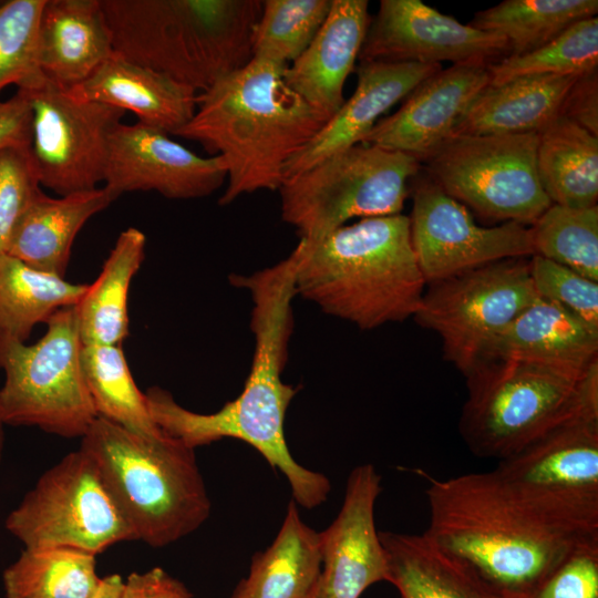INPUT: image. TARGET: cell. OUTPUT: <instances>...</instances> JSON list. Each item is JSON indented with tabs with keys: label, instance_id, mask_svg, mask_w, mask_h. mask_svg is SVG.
Returning <instances> with one entry per match:
<instances>
[{
	"label": "cell",
	"instance_id": "b9f144b4",
	"mask_svg": "<svg viewBox=\"0 0 598 598\" xmlns=\"http://www.w3.org/2000/svg\"><path fill=\"white\" fill-rule=\"evenodd\" d=\"M559 115L598 136V72L584 73L575 80L563 101Z\"/></svg>",
	"mask_w": 598,
	"mask_h": 598
},
{
	"label": "cell",
	"instance_id": "cb8c5ba5",
	"mask_svg": "<svg viewBox=\"0 0 598 598\" xmlns=\"http://www.w3.org/2000/svg\"><path fill=\"white\" fill-rule=\"evenodd\" d=\"M484 359H514L582 371L598 359V334L565 309L538 297L492 340Z\"/></svg>",
	"mask_w": 598,
	"mask_h": 598
},
{
	"label": "cell",
	"instance_id": "d4e9b609",
	"mask_svg": "<svg viewBox=\"0 0 598 598\" xmlns=\"http://www.w3.org/2000/svg\"><path fill=\"white\" fill-rule=\"evenodd\" d=\"M113 200L104 187L59 198L41 190L19 219L7 254L41 271L65 277L76 235Z\"/></svg>",
	"mask_w": 598,
	"mask_h": 598
},
{
	"label": "cell",
	"instance_id": "e0dca14e",
	"mask_svg": "<svg viewBox=\"0 0 598 598\" xmlns=\"http://www.w3.org/2000/svg\"><path fill=\"white\" fill-rule=\"evenodd\" d=\"M226 178L220 156H199L140 122L118 123L110 137L103 187L115 199L135 190H153L169 199L200 198L216 192Z\"/></svg>",
	"mask_w": 598,
	"mask_h": 598
},
{
	"label": "cell",
	"instance_id": "8d00e7d4",
	"mask_svg": "<svg viewBox=\"0 0 598 598\" xmlns=\"http://www.w3.org/2000/svg\"><path fill=\"white\" fill-rule=\"evenodd\" d=\"M598 17L576 22L535 51L489 64L491 83L527 75H581L597 70Z\"/></svg>",
	"mask_w": 598,
	"mask_h": 598
},
{
	"label": "cell",
	"instance_id": "603a6c76",
	"mask_svg": "<svg viewBox=\"0 0 598 598\" xmlns=\"http://www.w3.org/2000/svg\"><path fill=\"white\" fill-rule=\"evenodd\" d=\"M69 91L83 100L131 111L140 123L173 135L192 120L198 103L196 90L115 52Z\"/></svg>",
	"mask_w": 598,
	"mask_h": 598
},
{
	"label": "cell",
	"instance_id": "74e56055",
	"mask_svg": "<svg viewBox=\"0 0 598 598\" xmlns=\"http://www.w3.org/2000/svg\"><path fill=\"white\" fill-rule=\"evenodd\" d=\"M45 0L0 1V94L7 86L29 90L44 79L38 66V27Z\"/></svg>",
	"mask_w": 598,
	"mask_h": 598
},
{
	"label": "cell",
	"instance_id": "30bf717a",
	"mask_svg": "<svg viewBox=\"0 0 598 598\" xmlns=\"http://www.w3.org/2000/svg\"><path fill=\"white\" fill-rule=\"evenodd\" d=\"M538 133L460 135L424 162L426 175L478 215L532 226L551 205L537 174Z\"/></svg>",
	"mask_w": 598,
	"mask_h": 598
},
{
	"label": "cell",
	"instance_id": "4fadbf2b",
	"mask_svg": "<svg viewBox=\"0 0 598 598\" xmlns=\"http://www.w3.org/2000/svg\"><path fill=\"white\" fill-rule=\"evenodd\" d=\"M513 494L556 520L598 529V417L569 421L492 471Z\"/></svg>",
	"mask_w": 598,
	"mask_h": 598
},
{
	"label": "cell",
	"instance_id": "4316f807",
	"mask_svg": "<svg viewBox=\"0 0 598 598\" xmlns=\"http://www.w3.org/2000/svg\"><path fill=\"white\" fill-rule=\"evenodd\" d=\"M577 76L527 75L488 85L473 101L452 136L538 133L559 115Z\"/></svg>",
	"mask_w": 598,
	"mask_h": 598
},
{
	"label": "cell",
	"instance_id": "9c48e42d",
	"mask_svg": "<svg viewBox=\"0 0 598 598\" xmlns=\"http://www.w3.org/2000/svg\"><path fill=\"white\" fill-rule=\"evenodd\" d=\"M419 172L410 155L357 144L285 179L278 189L281 218L312 241L352 218L400 214Z\"/></svg>",
	"mask_w": 598,
	"mask_h": 598
},
{
	"label": "cell",
	"instance_id": "277c9868",
	"mask_svg": "<svg viewBox=\"0 0 598 598\" xmlns=\"http://www.w3.org/2000/svg\"><path fill=\"white\" fill-rule=\"evenodd\" d=\"M296 295L362 330L413 317L425 291L410 218L360 219L318 240L300 239Z\"/></svg>",
	"mask_w": 598,
	"mask_h": 598
},
{
	"label": "cell",
	"instance_id": "ffe728a7",
	"mask_svg": "<svg viewBox=\"0 0 598 598\" xmlns=\"http://www.w3.org/2000/svg\"><path fill=\"white\" fill-rule=\"evenodd\" d=\"M441 69V64L360 62L353 94L287 164L285 179L361 144L384 113Z\"/></svg>",
	"mask_w": 598,
	"mask_h": 598
},
{
	"label": "cell",
	"instance_id": "5b68a950",
	"mask_svg": "<svg viewBox=\"0 0 598 598\" xmlns=\"http://www.w3.org/2000/svg\"><path fill=\"white\" fill-rule=\"evenodd\" d=\"M114 52L206 91L251 60L261 0H101Z\"/></svg>",
	"mask_w": 598,
	"mask_h": 598
},
{
	"label": "cell",
	"instance_id": "bcb514c9",
	"mask_svg": "<svg viewBox=\"0 0 598 598\" xmlns=\"http://www.w3.org/2000/svg\"><path fill=\"white\" fill-rule=\"evenodd\" d=\"M4 423L1 419V415H0V462L2 460V454H3V447H4Z\"/></svg>",
	"mask_w": 598,
	"mask_h": 598
},
{
	"label": "cell",
	"instance_id": "f6af8a7d",
	"mask_svg": "<svg viewBox=\"0 0 598 598\" xmlns=\"http://www.w3.org/2000/svg\"><path fill=\"white\" fill-rule=\"evenodd\" d=\"M123 579L120 575H107L101 582L91 598H121Z\"/></svg>",
	"mask_w": 598,
	"mask_h": 598
},
{
	"label": "cell",
	"instance_id": "ba28073f",
	"mask_svg": "<svg viewBox=\"0 0 598 598\" xmlns=\"http://www.w3.org/2000/svg\"><path fill=\"white\" fill-rule=\"evenodd\" d=\"M45 324L33 344L0 331V415L6 425L82 437L97 413L81 367L83 343L74 306L58 310Z\"/></svg>",
	"mask_w": 598,
	"mask_h": 598
},
{
	"label": "cell",
	"instance_id": "ee69618b",
	"mask_svg": "<svg viewBox=\"0 0 598 598\" xmlns=\"http://www.w3.org/2000/svg\"><path fill=\"white\" fill-rule=\"evenodd\" d=\"M121 598H192V594L183 582L155 567L128 575Z\"/></svg>",
	"mask_w": 598,
	"mask_h": 598
},
{
	"label": "cell",
	"instance_id": "f35d334b",
	"mask_svg": "<svg viewBox=\"0 0 598 598\" xmlns=\"http://www.w3.org/2000/svg\"><path fill=\"white\" fill-rule=\"evenodd\" d=\"M529 271L539 298L565 309L598 334V282L538 255Z\"/></svg>",
	"mask_w": 598,
	"mask_h": 598
},
{
	"label": "cell",
	"instance_id": "484cf974",
	"mask_svg": "<svg viewBox=\"0 0 598 598\" xmlns=\"http://www.w3.org/2000/svg\"><path fill=\"white\" fill-rule=\"evenodd\" d=\"M388 581L401 598H507L424 534L379 532Z\"/></svg>",
	"mask_w": 598,
	"mask_h": 598
},
{
	"label": "cell",
	"instance_id": "7402d4cb",
	"mask_svg": "<svg viewBox=\"0 0 598 598\" xmlns=\"http://www.w3.org/2000/svg\"><path fill=\"white\" fill-rule=\"evenodd\" d=\"M114 54L101 0H45L38 27L42 78L70 90Z\"/></svg>",
	"mask_w": 598,
	"mask_h": 598
},
{
	"label": "cell",
	"instance_id": "9a60e30c",
	"mask_svg": "<svg viewBox=\"0 0 598 598\" xmlns=\"http://www.w3.org/2000/svg\"><path fill=\"white\" fill-rule=\"evenodd\" d=\"M409 218L413 250L425 283L497 260L534 255L530 227L516 221L478 226L466 206L427 175L413 185Z\"/></svg>",
	"mask_w": 598,
	"mask_h": 598
},
{
	"label": "cell",
	"instance_id": "d6a6232c",
	"mask_svg": "<svg viewBox=\"0 0 598 598\" xmlns=\"http://www.w3.org/2000/svg\"><path fill=\"white\" fill-rule=\"evenodd\" d=\"M597 12V0H505L477 12L468 24L505 38L513 56L537 50Z\"/></svg>",
	"mask_w": 598,
	"mask_h": 598
},
{
	"label": "cell",
	"instance_id": "d590c367",
	"mask_svg": "<svg viewBox=\"0 0 598 598\" xmlns=\"http://www.w3.org/2000/svg\"><path fill=\"white\" fill-rule=\"evenodd\" d=\"M331 0H265L251 33V59L289 65L311 43Z\"/></svg>",
	"mask_w": 598,
	"mask_h": 598
},
{
	"label": "cell",
	"instance_id": "ab89813d",
	"mask_svg": "<svg viewBox=\"0 0 598 598\" xmlns=\"http://www.w3.org/2000/svg\"><path fill=\"white\" fill-rule=\"evenodd\" d=\"M40 192L30 147H10L1 151L0 256L7 254L19 219Z\"/></svg>",
	"mask_w": 598,
	"mask_h": 598
},
{
	"label": "cell",
	"instance_id": "7a4b0ae2",
	"mask_svg": "<svg viewBox=\"0 0 598 598\" xmlns=\"http://www.w3.org/2000/svg\"><path fill=\"white\" fill-rule=\"evenodd\" d=\"M423 533L507 598H527L579 544L598 537L550 518L518 498L493 472L426 476Z\"/></svg>",
	"mask_w": 598,
	"mask_h": 598
},
{
	"label": "cell",
	"instance_id": "7bdbcfd3",
	"mask_svg": "<svg viewBox=\"0 0 598 598\" xmlns=\"http://www.w3.org/2000/svg\"><path fill=\"white\" fill-rule=\"evenodd\" d=\"M32 138V110L25 90L0 102V152L10 147H30Z\"/></svg>",
	"mask_w": 598,
	"mask_h": 598
},
{
	"label": "cell",
	"instance_id": "6da1fadb",
	"mask_svg": "<svg viewBox=\"0 0 598 598\" xmlns=\"http://www.w3.org/2000/svg\"><path fill=\"white\" fill-rule=\"evenodd\" d=\"M296 265L292 250L271 267L229 278L234 286L250 292L255 337L251 368L236 399L217 412L203 414L185 409L159 386L150 388L145 396L153 420L168 435L194 450L225 437L246 442L286 476L297 505L313 508L327 499L330 482L295 461L283 427L287 409L298 391L281 379L293 327Z\"/></svg>",
	"mask_w": 598,
	"mask_h": 598
},
{
	"label": "cell",
	"instance_id": "5bb4252c",
	"mask_svg": "<svg viewBox=\"0 0 598 598\" xmlns=\"http://www.w3.org/2000/svg\"><path fill=\"white\" fill-rule=\"evenodd\" d=\"M25 91L32 110L30 155L40 185L60 196L97 188L110 137L125 111L76 97L45 80Z\"/></svg>",
	"mask_w": 598,
	"mask_h": 598
},
{
	"label": "cell",
	"instance_id": "83f0119b",
	"mask_svg": "<svg viewBox=\"0 0 598 598\" xmlns=\"http://www.w3.org/2000/svg\"><path fill=\"white\" fill-rule=\"evenodd\" d=\"M320 574L319 533L303 523L291 499L275 540L254 555L231 598H313Z\"/></svg>",
	"mask_w": 598,
	"mask_h": 598
},
{
	"label": "cell",
	"instance_id": "60d3db41",
	"mask_svg": "<svg viewBox=\"0 0 598 598\" xmlns=\"http://www.w3.org/2000/svg\"><path fill=\"white\" fill-rule=\"evenodd\" d=\"M527 598H598V537L575 547Z\"/></svg>",
	"mask_w": 598,
	"mask_h": 598
},
{
	"label": "cell",
	"instance_id": "2e32d148",
	"mask_svg": "<svg viewBox=\"0 0 598 598\" xmlns=\"http://www.w3.org/2000/svg\"><path fill=\"white\" fill-rule=\"evenodd\" d=\"M502 35L481 31L420 0H381L359 53L360 62L453 64L508 55Z\"/></svg>",
	"mask_w": 598,
	"mask_h": 598
},
{
	"label": "cell",
	"instance_id": "e575fe53",
	"mask_svg": "<svg viewBox=\"0 0 598 598\" xmlns=\"http://www.w3.org/2000/svg\"><path fill=\"white\" fill-rule=\"evenodd\" d=\"M534 255L598 282V207L551 204L530 226Z\"/></svg>",
	"mask_w": 598,
	"mask_h": 598
},
{
	"label": "cell",
	"instance_id": "f546056e",
	"mask_svg": "<svg viewBox=\"0 0 598 598\" xmlns=\"http://www.w3.org/2000/svg\"><path fill=\"white\" fill-rule=\"evenodd\" d=\"M536 167L551 202L571 208L597 206L598 136L557 115L538 132Z\"/></svg>",
	"mask_w": 598,
	"mask_h": 598
},
{
	"label": "cell",
	"instance_id": "52a82bcc",
	"mask_svg": "<svg viewBox=\"0 0 598 598\" xmlns=\"http://www.w3.org/2000/svg\"><path fill=\"white\" fill-rule=\"evenodd\" d=\"M458 430L470 451L498 461L579 417H598V359L582 371L484 359L465 375Z\"/></svg>",
	"mask_w": 598,
	"mask_h": 598
},
{
	"label": "cell",
	"instance_id": "44dd1931",
	"mask_svg": "<svg viewBox=\"0 0 598 598\" xmlns=\"http://www.w3.org/2000/svg\"><path fill=\"white\" fill-rule=\"evenodd\" d=\"M367 0H331L308 48L285 70L287 85L329 121L344 103L343 87L370 22Z\"/></svg>",
	"mask_w": 598,
	"mask_h": 598
},
{
	"label": "cell",
	"instance_id": "8fae6325",
	"mask_svg": "<svg viewBox=\"0 0 598 598\" xmlns=\"http://www.w3.org/2000/svg\"><path fill=\"white\" fill-rule=\"evenodd\" d=\"M24 548L65 547L96 556L135 536L93 458L79 448L44 472L6 519Z\"/></svg>",
	"mask_w": 598,
	"mask_h": 598
},
{
	"label": "cell",
	"instance_id": "4dcf8cb0",
	"mask_svg": "<svg viewBox=\"0 0 598 598\" xmlns=\"http://www.w3.org/2000/svg\"><path fill=\"white\" fill-rule=\"evenodd\" d=\"M87 287L35 269L9 254L0 256V331L25 342L37 324L78 305Z\"/></svg>",
	"mask_w": 598,
	"mask_h": 598
},
{
	"label": "cell",
	"instance_id": "8992f818",
	"mask_svg": "<svg viewBox=\"0 0 598 598\" xmlns=\"http://www.w3.org/2000/svg\"><path fill=\"white\" fill-rule=\"evenodd\" d=\"M80 448L97 465L135 540L165 547L209 517L195 450L167 433L144 437L97 416Z\"/></svg>",
	"mask_w": 598,
	"mask_h": 598
},
{
	"label": "cell",
	"instance_id": "1f68e13d",
	"mask_svg": "<svg viewBox=\"0 0 598 598\" xmlns=\"http://www.w3.org/2000/svg\"><path fill=\"white\" fill-rule=\"evenodd\" d=\"M101 579L94 555L65 547L24 548L2 575L6 598H91Z\"/></svg>",
	"mask_w": 598,
	"mask_h": 598
},
{
	"label": "cell",
	"instance_id": "3957f363",
	"mask_svg": "<svg viewBox=\"0 0 598 598\" xmlns=\"http://www.w3.org/2000/svg\"><path fill=\"white\" fill-rule=\"evenodd\" d=\"M287 66L252 58L198 94L194 116L175 134L223 158L220 205L278 190L287 164L327 122L287 85Z\"/></svg>",
	"mask_w": 598,
	"mask_h": 598
},
{
	"label": "cell",
	"instance_id": "f1b7e54d",
	"mask_svg": "<svg viewBox=\"0 0 598 598\" xmlns=\"http://www.w3.org/2000/svg\"><path fill=\"white\" fill-rule=\"evenodd\" d=\"M146 237L135 227L123 230L97 278L74 306L83 344L122 346L130 333L128 292L145 258Z\"/></svg>",
	"mask_w": 598,
	"mask_h": 598
},
{
	"label": "cell",
	"instance_id": "d6986e66",
	"mask_svg": "<svg viewBox=\"0 0 598 598\" xmlns=\"http://www.w3.org/2000/svg\"><path fill=\"white\" fill-rule=\"evenodd\" d=\"M470 61L423 80L393 114L380 120L361 144L424 162L448 140L477 95L491 83L489 64Z\"/></svg>",
	"mask_w": 598,
	"mask_h": 598
},
{
	"label": "cell",
	"instance_id": "ac0fdd59",
	"mask_svg": "<svg viewBox=\"0 0 598 598\" xmlns=\"http://www.w3.org/2000/svg\"><path fill=\"white\" fill-rule=\"evenodd\" d=\"M381 476L372 464L354 467L341 508L320 536L321 574L313 598H359L388 581V561L374 522Z\"/></svg>",
	"mask_w": 598,
	"mask_h": 598
},
{
	"label": "cell",
	"instance_id": "836d02e7",
	"mask_svg": "<svg viewBox=\"0 0 598 598\" xmlns=\"http://www.w3.org/2000/svg\"><path fill=\"white\" fill-rule=\"evenodd\" d=\"M81 367L97 416L144 437L165 434L150 413L145 393L133 379L122 346L83 344Z\"/></svg>",
	"mask_w": 598,
	"mask_h": 598
},
{
	"label": "cell",
	"instance_id": "7c38bea8",
	"mask_svg": "<svg viewBox=\"0 0 598 598\" xmlns=\"http://www.w3.org/2000/svg\"><path fill=\"white\" fill-rule=\"evenodd\" d=\"M537 299L529 259L508 258L429 283L413 318L437 333L444 359L466 375L492 340Z\"/></svg>",
	"mask_w": 598,
	"mask_h": 598
}]
</instances>
